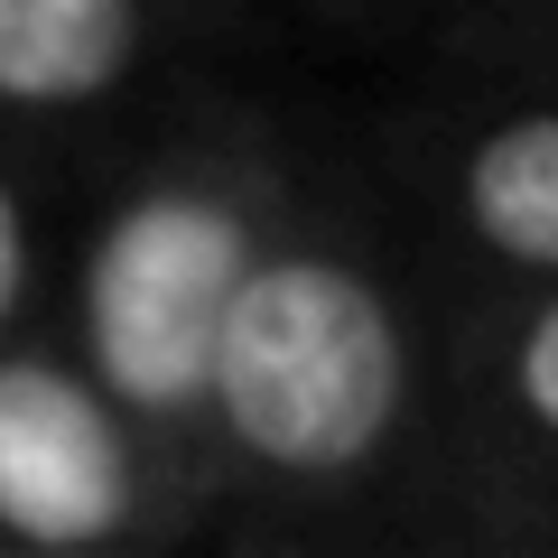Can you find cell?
<instances>
[{"instance_id":"cell-1","label":"cell","mask_w":558,"mask_h":558,"mask_svg":"<svg viewBox=\"0 0 558 558\" xmlns=\"http://www.w3.org/2000/svg\"><path fill=\"white\" fill-rule=\"evenodd\" d=\"M447 336L344 233L279 223L205 381V494L223 539H410L438 465Z\"/></svg>"},{"instance_id":"cell-2","label":"cell","mask_w":558,"mask_h":558,"mask_svg":"<svg viewBox=\"0 0 558 558\" xmlns=\"http://www.w3.org/2000/svg\"><path fill=\"white\" fill-rule=\"evenodd\" d=\"M279 242V215L242 168L178 159L149 168L102 205L94 242L75 260V317L65 354L94 373V391L205 494V381L242 279ZM215 502V494H205Z\"/></svg>"},{"instance_id":"cell-3","label":"cell","mask_w":558,"mask_h":558,"mask_svg":"<svg viewBox=\"0 0 558 558\" xmlns=\"http://www.w3.org/2000/svg\"><path fill=\"white\" fill-rule=\"evenodd\" d=\"M215 539V502L94 391L65 344H0V549L205 558Z\"/></svg>"},{"instance_id":"cell-4","label":"cell","mask_w":558,"mask_h":558,"mask_svg":"<svg viewBox=\"0 0 558 558\" xmlns=\"http://www.w3.org/2000/svg\"><path fill=\"white\" fill-rule=\"evenodd\" d=\"M410 539L558 558V289H512L447 326L438 465Z\"/></svg>"},{"instance_id":"cell-5","label":"cell","mask_w":558,"mask_h":558,"mask_svg":"<svg viewBox=\"0 0 558 558\" xmlns=\"http://www.w3.org/2000/svg\"><path fill=\"white\" fill-rule=\"evenodd\" d=\"M447 233L494 279V299L558 289V102L502 112L457 149V168H447Z\"/></svg>"},{"instance_id":"cell-6","label":"cell","mask_w":558,"mask_h":558,"mask_svg":"<svg viewBox=\"0 0 558 558\" xmlns=\"http://www.w3.org/2000/svg\"><path fill=\"white\" fill-rule=\"evenodd\" d=\"M149 47V0H0V102L84 112Z\"/></svg>"},{"instance_id":"cell-7","label":"cell","mask_w":558,"mask_h":558,"mask_svg":"<svg viewBox=\"0 0 558 558\" xmlns=\"http://www.w3.org/2000/svg\"><path fill=\"white\" fill-rule=\"evenodd\" d=\"M28 317H38V223L28 196L0 178V344H20Z\"/></svg>"},{"instance_id":"cell-8","label":"cell","mask_w":558,"mask_h":558,"mask_svg":"<svg viewBox=\"0 0 558 558\" xmlns=\"http://www.w3.org/2000/svg\"><path fill=\"white\" fill-rule=\"evenodd\" d=\"M215 558H494V549H438V539H363V549H326V539H215Z\"/></svg>"},{"instance_id":"cell-9","label":"cell","mask_w":558,"mask_h":558,"mask_svg":"<svg viewBox=\"0 0 558 558\" xmlns=\"http://www.w3.org/2000/svg\"><path fill=\"white\" fill-rule=\"evenodd\" d=\"M0 558H131V549H0ZM215 558V549H205Z\"/></svg>"}]
</instances>
